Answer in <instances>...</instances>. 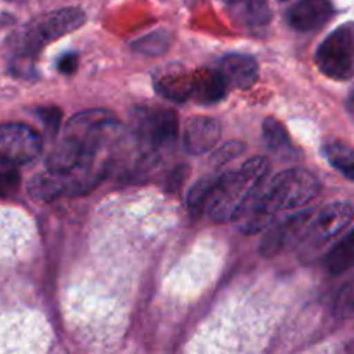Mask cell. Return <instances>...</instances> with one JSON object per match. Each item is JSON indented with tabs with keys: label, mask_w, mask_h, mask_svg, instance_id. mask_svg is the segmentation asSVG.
<instances>
[{
	"label": "cell",
	"mask_w": 354,
	"mask_h": 354,
	"mask_svg": "<svg viewBox=\"0 0 354 354\" xmlns=\"http://www.w3.org/2000/svg\"><path fill=\"white\" fill-rule=\"evenodd\" d=\"M319 181L304 169H288L259 186L234 221L247 234L259 233L280 212L301 209L318 196Z\"/></svg>",
	"instance_id": "1"
},
{
	"label": "cell",
	"mask_w": 354,
	"mask_h": 354,
	"mask_svg": "<svg viewBox=\"0 0 354 354\" xmlns=\"http://www.w3.org/2000/svg\"><path fill=\"white\" fill-rule=\"evenodd\" d=\"M354 217V210L349 203L346 202H333L323 207L306 226L302 233V243L306 250H318L325 247L328 241L339 233H342L351 224Z\"/></svg>",
	"instance_id": "9"
},
{
	"label": "cell",
	"mask_w": 354,
	"mask_h": 354,
	"mask_svg": "<svg viewBox=\"0 0 354 354\" xmlns=\"http://www.w3.org/2000/svg\"><path fill=\"white\" fill-rule=\"evenodd\" d=\"M42 151V138L26 124L0 125V167H18L35 160Z\"/></svg>",
	"instance_id": "8"
},
{
	"label": "cell",
	"mask_w": 354,
	"mask_h": 354,
	"mask_svg": "<svg viewBox=\"0 0 354 354\" xmlns=\"http://www.w3.org/2000/svg\"><path fill=\"white\" fill-rule=\"evenodd\" d=\"M311 210H304V212L294 214L288 219L271 226L261 241V248H259L261 254L266 257H271V255H277L278 252L283 250L287 243H290L295 236L304 233L306 226L311 221Z\"/></svg>",
	"instance_id": "11"
},
{
	"label": "cell",
	"mask_w": 354,
	"mask_h": 354,
	"mask_svg": "<svg viewBox=\"0 0 354 354\" xmlns=\"http://www.w3.org/2000/svg\"><path fill=\"white\" fill-rule=\"evenodd\" d=\"M262 138H264V142L268 145V148L271 151L278 153V155L290 156L294 153L290 136H288L283 124L278 122L277 118H266V122L262 124Z\"/></svg>",
	"instance_id": "19"
},
{
	"label": "cell",
	"mask_w": 354,
	"mask_h": 354,
	"mask_svg": "<svg viewBox=\"0 0 354 354\" xmlns=\"http://www.w3.org/2000/svg\"><path fill=\"white\" fill-rule=\"evenodd\" d=\"M281 2H285V0H281Z\"/></svg>",
	"instance_id": "28"
},
{
	"label": "cell",
	"mask_w": 354,
	"mask_h": 354,
	"mask_svg": "<svg viewBox=\"0 0 354 354\" xmlns=\"http://www.w3.org/2000/svg\"><path fill=\"white\" fill-rule=\"evenodd\" d=\"M85 23V15L78 8H64L33 19L9 40L15 64L19 68H33L37 56L47 44L75 32Z\"/></svg>",
	"instance_id": "4"
},
{
	"label": "cell",
	"mask_w": 354,
	"mask_h": 354,
	"mask_svg": "<svg viewBox=\"0 0 354 354\" xmlns=\"http://www.w3.org/2000/svg\"><path fill=\"white\" fill-rule=\"evenodd\" d=\"M333 6L330 0H299L287 12L288 25L297 32H316L332 19Z\"/></svg>",
	"instance_id": "10"
},
{
	"label": "cell",
	"mask_w": 354,
	"mask_h": 354,
	"mask_svg": "<svg viewBox=\"0 0 354 354\" xmlns=\"http://www.w3.org/2000/svg\"><path fill=\"white\" fill-rule=\"evenodd\" d=\"M120 129V122L106 110L77 115L64 127L59 142L47 160V169L64 172L80 163L106 158Z\"/></svg>",
	"instance_id": "2"
},
{
	"label": "cell",
	"mask_w": 354,
	"mask_h": 354,
	"mask_svg": "<svg viewBox=\"0 0 354 354\" xmlns=\"http://www.w3.org/2000/svg\"><path fill=\"white\" fill-rule=\"evenodd\" d=\"M270 172V162L264 156H254L240 169L217 176L216 188L210 198L207 214L214 221H234L245 203L254 196L259 186Z\"/></svg>",
	"instance_id": "3"
},
{
	"label": "cell",
	"mask_w": 354,
	"mask_h": 354,
	"mask_svg": "<svg viewBox=\"0 0 354 354\" xmlns=\"http://www.w3.org/2000/svg\"><path fill=\"white\" fill-rule=\"evenodd\" d=\"M323 155L330 165L342 174L346 179L354 181V148L342 141H330L323 146Z\"/></svg>",
	"instance_id": "18"
},
{
	"label": "cell",
	"mask_w": 354,
	"mask_h": 354,
	"mask_svg": "<svg viewBox=\"0 0 354 354\" xmlns=\"http://www.w3.org/2000/svg\"><path fill=\"white\" fill-rule=\"evenodd\" d=\"M347 110H349V113L354 117V91H353V93H351L349 101H347Z\"/></svg>",
	"instance_id": "27"
},
{
	"label": "cell",
	"mask_w": 354,
	"mask_h": 354,
	"mask_svg": "<svg viewBox=\"0 0 354 354\" xmlns=\"http://www.w3.org/2000/svg\"><path fill=\"white\" fill-rule=\"evenodd\" d=\"M156 91L160 96L174 103H185L192 100L193 94V73H172L163 75L156 82Z\"/></svg>",
	"instance_id": "17"
},
{
	"label": "cell",
	"mask_w": 354,
	"mask_h": 354,
	"mask_svg": "<svg viewBox=\"0 0 354 354\" xmlns=\"http://www.w3.org/2000/svg\"><path fill=\"white\" fill-rule=\"evenodd\" d=\"M19 185H21V177L15 169H9V167L0 169V198L11 196L12 193L18 192Z\"/></svg>",
	"instance_id": "24"
},
{
	"label": "cell",
	"mask_w": 354,
	"mask_h": 354,
	"mask_svg": "<svg viewBox=\"0 0 354 354\" xmlns=\"http://www.w3.org/2000/svg\"><path fill=\"white\" fill-rule=\"evenodd\" d=\"M77 68H78V54L66 53L57 59V70H59L63 75L75 73Z\"/></svg>",
	"instance_id": "26"
},
{
	"label": "cell",
	"mask_w": 354,
	"mask_h": 354,
	"mask_svg": "<svg viewBox=\"0 0 354 354\" xmlns=\"http://www.w3.org/2000/svg\"><path fill=\"white\" fill-rule=\"evenodd\" d=\"M230 91L226 82L217 70H202L193 73V94L192 100L200 104H216L226 97Z\"/></svg>",
	"instance_id": "15"
},
{
	"label": "cell",
	"mask_w": 354,
	"mask_h": 354,
	"mask_svg": "<svg viewBox=\"0 0 354 354\" xmlns=\"http://www.w3.org/2000/svg\"><path fill=\"white\" fill-rule=\"evenodd\" d=\"M224 6L231 19L247 28L266 26L271 19L268 0H224Z\"/></svg>",
	"instance_id": "14"
},
{
	"label": "cell",
	"mask_w": 354,
	"mask_h": 354,
	"mask_svg": "<svg viewBox=\"0 0 354 354\" xmlns=\"http://www.w3.org/2000/svg\"><path fill=\"white\" fill-rule=\"evenodd\" d=\"M37 115L40 117V120H42L44 127H46V131L49 132L50 138H54V136L57 134V131H59L61 120H63V113H61L59 108L56 106L39 108V110H37Z\"/></svg>",
	"instance_id": "25"
},
{
	"label": "cell",
	"mask_w": 354,
	"mask_h": 354,
	"mask_svg": "<svg viewBox=\"0 0 354 354\" xmlns=\"http://www.w3.org/2000/svg\"><path fill=\"white\" fill-rule=\"evenodd\" d=\"M354 268V230H351L342 240L337 241L325 255V270L330 274H344Z\"/></svg>",
	"instance_id": "16"
},
{
	"label": "cell",
	"mask_w": 354,
	"mask_h": 354,
	"mask_svg": "<svg viewBox=\"0 0 354 354\" xmlns=\"http://www.w3.org/2000/svg\"><path fill=\"white\" fill-rule=\"evenodd\" d=\"M110 169V156L96 160V162L80 163L64 172H54L47 169L46 172L37 174L28 185V193L35 202H54L64 196H78L96 188Z\"/></svg>",
	"instance_id": "5"
},
{
	"label": "cell",
	"mask_w": 354,
	"mask_h": 354,
	"mask_svg": "<svg viewBox=\"0 0 354 354\" xmlns=\"http://www.w3.org/2000/svg\"><path fill=\"white\" fill-rule=\"evenodd\" d=\"M323 75L333 80L354 78V28L346 25L333 30L322 44L315 56Z\"/></svg>",
	"instance_id": "6"
},
{
	"label": "cell",
	"mask_w": 354,
	"mask_h": 354,
	"mask_svg": "<svg viewBox=\"0 0 354 354\" xmlns=\"http://www.w3.org/2000/svg\"><path fill=\"white\" fill-rule=\"evenodd\" d=\"M221 138V124L212 117L189 118L185 129V148L192 155H203L217 145Z\"/></svg>",
	"instance_id": "13"
},
{
	"label": "cell",
	"mask_w": 354,
	"mask_h": 354,
	"mask_svg": "<svg viewBox=\"0 0 354 354\" xmlns=\"http://www.w3.org/2000/svg\"><path fill=\"white\" fill-rule=\"evenodd\" d=\"M172 33L160 30V32L149 33V35L138 40L134 44V49L141 54H148V56H160L172 46Z\"/></svg>",
	"instance_id": "21"
},
{
	"label": "cell",
	"mask_w": 354,
	"mask_h": 354,
	"mask_svg": "<svg viewBox=\"0 0 354 354\" xmlns=\"http://www.w3.org/2000/svg\"><path fill=\"white\" fill-rule=\"evenodd\" d=\"M227 88H247L255 84L259 77L257 61L247 54H227L216 68Z\"/></svg>",
	"instance_id": "12"
},
{
	"label": "cell",
	"mask_w": 354,
	"mask_h": 354,
	"mask_svg": "<svg viewBox=\"0 0 354 354\" xmlns=\"http://www.w3.org/2000/svg\"><path fill=\"white\" fill-rule=\"evenodd\" d=\"M216 181L217 176H209L193 185L192 192L188 195V209L193 216H202L203 212H207L214 188H216Z\"/></svg>",
	"instance_id": "20"
},
{
	"label": "cell",
	"mask_w": 354,
	"mask_h": 354,
	"mask_svg": "<svg viewBox=\"0 0 354 354\" xmlns=\"http://www.w3.org/2000/svg\"><path fill=\"white\" fill-rule=\"evenodd\" d=\"M243 151H245L243 142H240V141L226 142V145H223L219 149H216V151H214L212 163L217 167L226 165V163H230L231 160L238 158V156H240Z\"/></svg>",
	"instance_id": "23"
},
{
	"label": "cell",
	"mask_w": 354,
	"mask_h": 354,
	"mask_svg": "<svg viewBox=\"0 0 354 354\" xmlns=\"http://www.w3.org/2000/svg\"><path fill=\"white\" fill-rule=\"evenodd\" d=\"M177 115L172 110L145 111L136 122V136L142 156L153 160L169 151L177 139Z\"/></svg>",
	"instance_id": "7"
},
{
	"label": "cell",
	"mask_w": 354,
	"mask_h": 354,
	"mask_svg": "<svg viewBox=\"0 0 354 354\" xmlns=\"http://www.w3.org/2000/svg\"><path fill=\"white\" fill-rule=\"evenodd\" d=\"M335 313L340 318L354 316V278L347 281L335 299Z\"/></svg>",
	"instance_id": "22"
}]
</instances>
